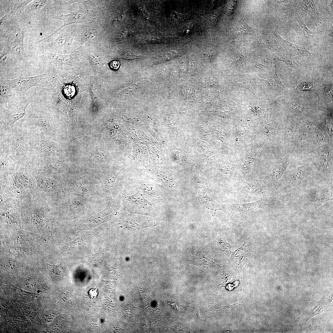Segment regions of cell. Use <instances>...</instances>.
Wrapping results in <instances>:
<instances>
[{"label":"cell","mask_w":333,"mask_h":333,"mask_svg":"<svg viewBox=\"0 0 333 333\" xmlns=\"http://www.w3.org/2000/svg\"><path fill=\"white\" fill-rule=\"evenodd\" d=\"M69 183L73 195L96 201H105L101 184L95 178L87 176L74 177L69 179Z\"/></svg>","instance_id":"cell-1"},{"label":"cell","mask_w":333,"mask_h":333,"mask_svg":"<svg viewBox=\"0 0 333 333\" xmlns=\"http://www.w3.org/2000/svg\"><path fill=\"white\" fill-rule=\"evenodd\" d=\"M33 102V99H29L15 100L9 102L5 108L0 109L1 131L12 133L15 123L26 115V108Z\"/></svg>","instance_id":"cell-2"},{"label":"cell","mask_w":333,"mask_h":333,"mask_svg":"<svg viewBox=\"0 0 333 333\" xmlns=\"http://www.w3.org/2000/svg\"><path fill=\"white\" fill-rule=\"evenodd\" d=\"M50 73L47 71L45 73L30 77L20 76L14 79H7L0 77V81L18 96H24L31 88L35 86L46 87L51 79Z\"/></svg>","instance_id":"cell-3"},{"label":"cell","mask_w":333,"mask_h":333,"mask_svg":"<svg viewBox=\"0 0 333 333\" xmlns=\"http://www.w3.org/2000/svg\"><path fill=\"white\" fill-rule=\"evenodd\" d=\"M27 112L23 121L29 128V130L41 133L49 138L52 127L48 109L37 105Z\"/></svg>","instance_id":"cell-4"},{"label":"cell","mask_w":333,"mask_h":333,"mask_svg":"<svg viewBox=\"0 0 333 333\" xmlns=\"http://www.w3.org/2000/svg\"><path fill=\"white\" fill-rule=\"evenodd\" d=\"M120 199L123 210L133 213L153 216L158 202H150L139 190L132 195H125Z\"/></svg>","instance_id":"cell-5"},{"label":"cell","mask_w":333,"mask_h":333,"mask_svg":"<svg viewBox=\"0 0 333 333\" xmlns=\"http://www.w3.org/2000/svg\"><path fill=\"white\" fill-rule=\"evenodd\" d=\"M106 206L102 211L80 221L77 229L78 230L95 227L100 224L114 218L122 210L119 199H113L106 202Z\"/></svg>","instance_id":"cell-6"},{"label":"cell","mask_w":333,"mask_h":333,"mask_svg":"<svg viewBox=\"0 0 333 333\" xmlns=\"http://www.w3.org/2000/svg\"><path fill=\"white\" fill-rule=\"evenodd\" d=\"M84 3L80 9L71 12L69 14L60 15H52V19H59L63 20V25L52 33L47 37L39 40L36 43V45L43 40L49 39L63 28L72 23H85L91 21L98 16L100 12L95 9L87 6Z\"/></svg>","instance_id":"cell-7"},{"label":"cell","mask_w":333,"mask_h":333,"mask_svg":"<svg viewBox=\"0 0 333 333\" xmlns=\"http://www.w3.org/2000/svg\"><path fill=\"white\" fill-rule=\"evenodd\" d=\"M30 155L48 156L60 153L56 144L42 133L29 130Z\"/></svg>","instance_id":"cell-8"},{"label":"cell","mask_w":333,"mask_h":333,"mask_svg":"<svg viewBox=\"0 0 333 333\" xmlns=\"http://www.w3.org/2000/svg\"><path fill=\"white\" fill-rule=\"evenodd\" d=\"M13 142L9 155L14 158L30 155V146L27 126L23 121L13 127Z\"/></svg>","instance_id":"cell-9"},{"label":"cell","mask_w":333,"mask_h":333,"mask_svg":"<svg viewBox=\"0 0 333 333\" xmlns=\"http://www.w3.org/2000/svg\"><path fill=\"white\" fill-rule=\"evenodd\" d=\"M101 17L97 16L91 21L83 23L77 27V34L71 48H80L85 43L96 36H101Z\"/></svg>","instance_id":"cell-10"},{"label":"cell","mask_w":333,"mask_h":333,"mask_svg":"<svg viewBox=\"0 0 333 333\" xmlns=\"http://www.w3.org/2000/svg\"><path fill=\"white\" fill-rule=\"evenodd\" d=\"M132 180L146 199L153 201L162 198L160 187L148 176L137 175L133 177Z\"/></svg>","instance_id":"cell-11"},{"label":"cell","mask_w":333,"mask_h":333,"mask_svg":"<svg viewBox=\"0 0 333 333\" xmlns=\"http://www.w3.org/2000/svg\"><path fill=\"white\" fill-rule=\"evenodd\" d=\"M24 30L19 28L14 34L9 35L0 55V60L10 53L16 55L23 59L26 57L24 46Z\"/></svg>","instance_id":"cell-12"},{"label":"cell","mask_w":333,"mask_h":333,"mask_svg":"<svg viewBox=\"0 0 333 333\" xmlns=\"http://www.w3.org/2000/svg\"><path fill=\"white\" fill-rule=\"evenodd\" d=\"M232 191L255 196H261L265 192V188L262 180L250 177L244 176L242 180L235 183L231 187Z\"/></svg>","instance_id":"cell-13"},{"label":"cell","mask_w":333,"mask_h":333,"mask_svg":"<svg viewBox=\"0 0 333 333\" xmlns=\"http://www.w3.org/2000/svg\"><path fill=\"white\" fill-rule=\"evenodd\" d=\"M280 201L274 197L261 199L253 202L246 204H232L230 205L232 216L239 213H242L259 208L278 204Z\"/></svg>","instance_id":"cell-14"},{"label":"cell","mask_w":333,"mask_h":333,"mask_svg":"<svg viewBox=\"0 0 333 333\" xmlns=\"http://www.w3.org/2000/svg\"><path fill=\"white\" fill-rule=\"evenodd\" d=\"M77 27L72 26L65 29L57 37L47 45L51 49L55 50L71 48L77 32Z\"/></svg>","instance_id":"cell-15"},{"label":"cell","mask_w":333,"mask_h":333,"mask_svg":"<svg viewBox=\"0 0 333 333\" xmlns=\"http://www.w3.org/2000/svg\"><path fill=\"white\" fill-rule=\"evenodd\" d=\"M128 229H138L154 226L156 220L149 216L139 215H129L124 217L121 224Z\"/></svg>","instance_id":"cell-16"},{"label":"cell","mask_w":333,"mask_h":333,"mask_svg":"<svg viewBox=\"0 0 333 333\" xmlns=\"http://www.w3.org/2000/svg\"><path fill=\"white\" fill-rule=\"evenodd\" d=\"M121 171L105 172L95 177L99 181L104 199L106 202L113 199L112 193L116 179Z\"/></svg>","instance_id":"cell-17"},{"label":"cell","mask_w":333,"mask_h":333,"mask_svg":"<svg viewBox=\"0 0 333 333\" xmlns=\"http://www.w3.org/2000/svg\"><path fill=\"white\" fill-rule=\"evenodd\" d=\"M265 144L264 142L253 144L242 158L240 166L244 176H252L251 171L254 161L258 152Z\"/></svg>","instance_id":"cell-18"},{"label":"cell","mask_w":333,"mask_h":333,"mask_svg":"<svg viewBox=\"0 0 333 333\" xmlns=\"http://www.w3.org/2000/svg\"><path fill=\"white\" fill-rule=\"evenodd\" d=\"M292 152L277 164L274 165L275 167L272 173L264 179V180H267V182L270 186H274L278 185L289 164V157Z\"/></svg>","instance_id":"cell-19"},{"label":"cell","mask_w":333,"mask_h":333,"mask_svg":"<svg viewBox=\"0 0 333 333\" xmlns=\"http://www.w3.org/2000/svg\"><path fill=\"white\" fill-rule=\"evenodd\" d=\"M280 44L288 51L299 56H309L313 54L306 49L303 44H296L284 39L277 32L275 33Z\"/></svg>","instance_id":"cell-20"},{"label":"cell","mask_w":333,"mask_h":333,"mask_svg":"<svg viewBox=\"0 0 333 333\" xmlns=\"http://www.w3.org/2000/svg\"><path fill=\"white\" fill-rule=\"evenodd\" d=\"M291 5L298 7L309 14L314 22L317 21L319 16V13L314 4V1L300 0L293 1Z\"/></svg>","instance_id":"cell-21"},{"label":"cell","mask_w":333,"mask_h":333,"mask_svg":"<svg viewBox=\"0 0 333 333\" xmlns=\"http://www.w3.org/2000/svg\"><path fill=\"white\" fill-rule=\"evenodd\" d=\"M307 166L304 165L294 170L291 173L288 181L290 188L294 189L299 186L303 179Z\"/></svg>","instance_id":"cell-22"},{"label":"cell","mask_w":333,"mask_h":333,"mask_svg":"<svg viewBox=\"0 0 333 333\" xmlns=\"http://www.w3.org/2000/svg\"><path fill=\"white\" fill-rule=\"evenodd\" d=\"M290 24L296 32L298 38H307L313 34L298 15L290 22Z\"/></svg>","instance_id":"cell-23"},{"label":"cell","mask_w":333,"mask_h":333,"mask_svg":"<svg viewBox=\"0 0 333 333\" xmlns=\"http://www.w3.org/2000/svg\"><path fill=\"white\" fill-rule=\"evenodd\" d=\"M278 121L275 119H270L263 122L259 127L260 131L270 139L274 138L276 135Z\"/></svg>","instance_id":"cell-24"},{"label":"cell","mask_w":333,"mask_h":333,"mask_svg":"<svg viewBox=\"0 0 333 333\" xmlns=\"http://www.w3.org/2000/svg\"><path fill=\"white\" fill-rule=\"evenodd\" d=\"M18 96L0 81V109L5 108L7 104L16 100Z\"/></svg>","instance_id":"cell-25"},{"label":"cell","mask_w":333,"mask_h":333,"mask_svg":"<svg viewBox=\"0 0 333 333\" xmlns=\"http://www.w3.org/2000/svg\"><path fill=\"white\" fill-rule=\"evenodd\" d=\"M278 101L294 112L300 114H305L307 113V110L298 105L294 100L286 97H280Z\"/></svg>","instance_id":"cell-26"},{"label":"cell","mask_w":333,"mask_h":333,"mask_svg":"<svg viewBox=\"0 0 333 333\" xmlns=\"http://www.w3.org/2000/svg\"><path fill=\"white\" fill-rule=\"evenodd\" d=\"M332 181L320 191L318 199V203L322 204L332 199Z\"/></svg>","instance_id":"cell-27"},{"label":"cell","mask_w":333,"mask_h":333,"mask_svg":"<svg viewBox=\"0 0 333 333\" xmlns=\"http://www.w3.org/2000/svg\"><path fill=\"white\" fill-rule=\"evenodd\" d=\"M71 56V55H61L51 52L48 53L45 55L46 58L51 62L66 64L70 63Z\"/></svg>","instance_id":"cell-28"},{"label":"cell","mask_w":333,"mask_h":333,"mask_svg":"<svg viewBox=\"0 0 333 333\" xmlns=\"http://www.w3.org/2000/svg\"><path fill=\"white\" fill-rule=\"evenodd\" d=\"M235 35H238L242 34L252 35L254 34L253 28L249 26L241 18L238 21V24L236 31Z\"/></svg>","instance_id":"cell-29"},{"label":"cell","mask_w":333,"mask_h":333,"mask_svg":"<svg viewBox=\"0 0 333 333\" xmlns=\"http://www.w3.org/2000/svg\"><path fill=\"white\" fill-rule=\"evenodd\" d=\"M50 1L32 0L26 7L25 11L27 13L38 11L45 6Z\"/></svg>","instance_id":"cell-30"},{"label":"cell","mask_w":333,"mask_h":333,"mask_svg":"<svg viewBox=\"0 0 333 333\" xmlns=\"http://www.w3.org/2000/svg\"><path fill=\"white\" fill-rule=\"evenodd\" d=\"M301 119H297L293 121L284 132L283 137L285 140L292 139L297 131L301 122Z\"/></svg>","instance_id":"cell-31"},{"label":"cell","mask_w":333,"mask_h":333,"mask_svg":"<svg viewBox=\"0 0 333 333\" xmlns=\"http://www.w3.org/2000/svg\"><path fill=\"white\" fill-rule=\"evenodd\" d=\"M32 0L11 1L12 4L11 6L10 12L11 14L19 12L25 9L26 6Z\"/></svg>","instance_id":"cell-32"},{"label":"cell","mask_w":333,"mask_h":333,"mask_svg":"<svg viewBox=\"0 0 333 333\" xmlns=\"http://www.w3.org/2000/svg\"><path fill=\"white\" fill-rule=\"evenodd\" d=\"M37 184L39 187L45 189L52 190L53 191H57L59 189L58 187L56 184L46 179H39L37 181Z\"/></svg>","instance_id":"cell-33"},{"label":"cell","mask_w":333,"mask_h":333,"mask_svg":"<svg viewBox=\"0 0 333 333\" xmlns=\"http://www.w3.org/2000/svg\"><path fill=\"white\" fill-rule=\"evenodd\" d=\"M3 264L6 271L11 274L17 273L21 267L18 263L12 261H6Z\"/></svg>","instance_id":"cell-34"},{"label":"cell","mask_w":333,"mask_h":333,"mask_svg":"<svg viewBox=\"0 0 333 333\" xmlns=\"http://www.w3.org/2000/svg\"><path fill=\"white\" fill-rule=\"evenodd\" d=\"M205 206L210 210L213 216H215L216 212L218 210H221L219 205L209 197H205Z\"/></svg>","instance_id":"cell-35"},{"label":"cell","mask_w":333,"mask_h":333,"mask_svg":"<svg viewBox=\"0 0 333 333\" xmlns=\"http://www.w3.org/2000/svg\"><path fill=\"white\" fill-rule=\"evenodd\" d=\"M47 268L50 274L54 277H60L64 273L63 269L60 265H54L47 264Z\"/></svg>","instance_id":"cell-36"},{"label":"cell","mask_w":333,"mask_h":333,"mask_svg":"<svg viewBox=\"0 0 333 333\" xmlns=\"http://www.w3.org/2000/svg\"><path fill=\"white\" fill-rule=\"evenodd\" d=\"M319 162L322 167L324 169H327L330 165L331 161V158L329 152L324 153L323 152L320 154L319 158Z\"/></svg>","instance_id":"cell-37"},{"label":"cell","mask_w":333,"mask_h":333,"mask_svg":"<svg viewBox=\"0 0 333 333\" xmlns=\"http://www.w3.org/2000/svg\"><path fill=\"white\" fill-rule=\"evenodd\" d=\"M12 291L17 297L21 298H25L30 297L31 295L30 293L26 292L22 290L13 287L11 288Z\"/></svg>","instance_id":"cell-38"},{"label":"cell","mask_w":333,"mask_h":333,"mask_svg":"<svg viewBox=\"0 0 333 333\" xmlns=\"http://www.w3.org/2000/svg\"><path fill=\"white\" fill-rule=\"evenodd\" d=\"M324 96L328 100L332 101L333 88L331 84H325L323 89Z\"/></svg>","instance_id":"cell-39"},{"label":"cell","mask_w":333,"mask_h":333,"mask_svg":"<svg viewBox=\"0 0 333 333\" xmlns=\"http://www.w3.org/2000/svg\"><path fill=\"white\" fill-rule=\"evenodd\" d=\"M17 177L18 181L21 184L26 187H29V179L26 175L23 173H20L17 175Z\"/></svg>","instance_id":"cell-40"},{"label":"cell","mask_w":333,"mask_h":333,"mask_svg":"<svg viewBox=\"0 0 333 333\" xmlns=\"http://www.w3.org/2000/svg\"><path fill=\"white\" fill-rule=\"evenodd\" d=\"M313 86V85L311 83L304 82L300 84L294 89L297 92L307 91L312 88Z\"/></svg>","instance_id":"cell-41"},{"label":"cell","mask_w":333,"mask_h":333,"mask_svg":"<svg viewBox=\"0 0 333 333\" xmlns=\"http://www.w3.org/2000/svg\"><path fill=\"white\" fill-rule=\"evenodd\" d=\"M140 81H137L128 88L125 89L124 91L125 94H130L137 90L141 84Z\"/></svg>","instance_id":"cell-42"},{"label":"cell","mask_w":333,"mask_h":333,"mask_svg":"<svg viewBox=\"0 0 333 333\" xmlns=\"http://www.w3.org/2000/svg\"><path fill=\"white\" fill-rule=\"evenodd\" d=\"M88 296L92 302L98 296L99 291L98 287L95 288H92L88 291Z\"/></svg>","instance_id":"cell-43"},{"label":"cell","mask_w":333,"mask_h":333,"mask_svg":"<svg viewBox=\"0 0 333 333\" xmlns=\"http://www.w3.org/2000/svg\"><path fill=\"white\" fill-rule=\"evenodd\" d=\"M280 61H283L289 67H293L296 65V63L292 59L285 57H281L278 58Z\"/></svg>","instance_id":"cell-44"},{"label":"cell","mask_w":333,"mask_h":333,"mask_svg":"<svg viewBox=\"0 0 333 333\" xmlns=\"http://www.w3.org/2000/svg\"><path fill=\"white\" fill-rule=\"evenodd\" d=\"M120 63L116 60L113 61L109 64L110 67L112 69L114 70L117 69L120 66Z\"/></svg>","instance_id":"cell-45"}]
</instances>
